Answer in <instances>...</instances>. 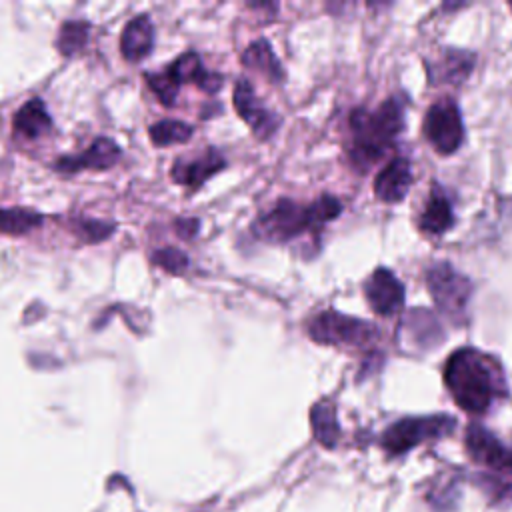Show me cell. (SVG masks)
I'll return each instance as SVG.
<instances>
[{"mask_svg":"<svg viewBox=\"0 0 512 512\" xmlns=\"http://www.w3.org/2000/svg\"><path fill=\"white\" fill-rule=\"evenodd\" d=\"M444 384L454 402L470 414H484L496 398L506 394L500 362L476 348H458L446 360Z\"/></svg>","mask_w":512,"mask_h":512,"instance_id":"cell-1","label":"cell"},{"mask_svg":"<svg viewBox=\"0 0 512 512\" xmlns=\"http://www.w3.org/2000/svg\"><path fill=\"white\" fill-rule=\"evenodd\" d=\"M404 126V106L398 96L388 98L374 110L356 108L350 114L352 140L348 154L360 170L376 164L396 142Z\"/></svg>","mask_w":512,"mask_h":512,"instance_id":"cell-2","label":"cell"},{"mask_svg":"<svg viewBox=\"0 0 512 512\" xmlns=\"http://www.w3.org/2000/svg\"><path fill=\"white\" fill-rule=\"evenodd\" d=\"M338 198L324 194L310 204L282 198L254 222V232L268 242H290L306 232H318L326 222L340 216Z\"/></svg>","mask_w":512,"mask_h":512,"instance_id":"cell-3","label":"cell"},{"mask_svg":"<svg viewBox=\"0 0 512 512\" xmlns=\"http://www.w3.org/2000/svg\"><path fill=\"white\" fill-rule=\"evenodd\" d=\"M308 336L326 346L366 348L378 340V328L366 320L346 316L336 310H324L306 322Z\"/></svg>","mask_w":512,"mask_h":512,"instance_id":"cell-4","label":"cell"},{"mask_svg":"<svg viewBox=\"0 0 512 512\" xmlns=\"http://www.w3.org/2000/svg\"><path fill=\"white\" fill-rule=\"evenodd\" d=\"M426 286L436 306L456 324L466 318L472 296V282L448 262H436L426 270Z\"/></svg>","mask_w":512,"mask_h":512,"instance_id":"cell-5","label":"cell"},{"mask_svg":"<svg viewBox=\"0 0 512 512\" xmlns=\"http://www.w3.org/2000/svg\"><path fill=\"white\" fill-rule=\"evenodd\" d=\"M454 426H456V420L448 414L402 418L384 430L380 444L390 456H400L426 440H434L450 434Z\"/></svg>","mask_w":512,"mask_h":512,"instance_id":"cell-6","label":"cell"},{"mask_svg":"<svg viewBox=\"0 0 512 512\" xmlns=\"http://www.w3.org/2000/svg\"><path fill=\"white\" fill-rule=\"evenodd\" d=\"M422 132L438 154L446 156L456 152L464 140V124L458 104L450 98L434 102L426 110Z\"/></svg>","mask_w":512,"mask_h":512,"instance_id":"cell-7","label":"cell"},{"mask_svg":"<svg viewBox=\"0 0 512 512\" xmlns=\"http://www.w3.org/2000/svg\"><path fill=\"white\" fill-rule=\"evenodd\" d=\"M234 108L238 116L252 128L254 136L260 140H268L280 126V118L258 100L252 82L246 78H240L236 82Z\"/></svg>","mask_w":512,"mask_h":512,"instance_id":"cell-8","label":"cell"},{"mask_svg":"<svg viewBox=\"0 0 512 512\" xmlns=\"http://www.w3.org/2000/svg\"><path fill=\"white\" fill-rule=\"evenodd\" d=\"M466 450L478 464L498 474H512V448L504 446L490 430L470 424L466 430Z\"/></svg>","mask_w":512,"mask_h":512,"instance_id":"cell-9","label":"cell"},{"mask_svg":"<svg viewBox=\"0 0 512 512\" xmlns=\"http://www.w3.org/2000/svg\"><path fill=\"white\" fill-rule=\"evenodd\" d=\"M122 158V150L112 138L98 136L92 144L80 154H68L54 160L52 168L62 174H76L80 170H108L118 164Z\"/></svg>","mask_w":512,"mask_h":512,"instance_id":"cell-10","label":"cell"},{"mask_svg":"<svg viewBox=\"0 0 512 512\" xmlns=\"http://www.w3.org/2000/svg\"><path fill=\"white\" fill-rule=\"evenodd\" d=\"M228 166L224 154L216 148H206L196 158H178L172 164V180L180 186H186L190 192L198 190L208 178L218 174Z\"/></svg>","mask_w":512,"mask_h":512,"instance_id":"cell-11","label":"cell"},{"mask_svg":"<svg viewBox=\"0 0 512 512\" xmlns=\"http://www.w3.org/2000/svg\"><path fill=\"white\" fill-rule=\"evenodd\" d=\"M364 294L378 316H394L404 304V286L388 268H376L370 274L364 282Z\"/></svg>","mask_w":512,"mask_h":512,"instance_id":"cell-12","label":"cell"},{"mask_svg":"<svg viewBox=\"0 0 512 512\" xmlns=\"http://www.w3.org/2000/svg\"><path fill=\"white\" fill-rule=\"evenodd\" d=\"M412 184V168L406 158L390 160L374 180V194L386 204L400 202Z\"/></svg>","mask_w":512,"mask_h":512,"instance_id":"cell-13","label":"cell"},{"mask_svg":"<svg viewBox=\"0 0 512 512\" xmlns=\"http://www.w3.org/2000/svg\"><path fill=\"white\" fill-rule=\"evenodd\" d=\"M168 72L176 78L178 84H196L206 94H216L222 88V76L210 72L196 52H186L178 56L170 66Z\"/></svg>","mask_w":512,"mask_h":512,"instance_id":"cell-14","label":"cell"},{"mask_svg":"<svg viewBox=\"0 0 512 512\" xmlns=\"http://www.w3.org/2000/svg\"><path fill=\"white\" fill-rule=\"evenodd\" d=\"M154 24L148 14L134 16L120 36V52L128 62H138L152 52Z\"/></svg>","mask_w":512,"mask_h":512,"instance_id":"cell-15","label":"cell"},{"mask_svg":"<svg viewBox=\"0 0 512 512\" xmlns=\"http://www.w3.org/2000/svg\"><path fill=\"white\" fill-rule=\"evenodd\" d=\"M12 126L16 136L34 140L52 128V118L46 110V104L40 98H32L14 114Z\"/></svg>","mask_w":512,"mask_h":512,"instance_id":"cell-16","label":"cell"},{"mask_svg":"<svg viewBox=\"0 0 512 512\" xmlns=\"http://www.w3.org/2000/svg\"><path fill=\"white\" fill-rule=\"evenodd\" d=\"M452 224H454V212H452L450 200L442 192L434 190L428 196L424 210L418 216L420 232L430 234V236H440L448 228H452Z\"/></svg>","mask_w":512,"mask_h":512,"instance_id":"cell-17","label":"cell"},{"mask_svg":"<svg viewBox=\"0 0 512 512\" xmlns=\"http://www.w3.org/2000/svg\"><path fill=\"white\" fill-rule=\"evenodd\" d=\"M242 64L250 70H256V72L264 74L270 82H282L284 80V70L280 66V60L276 58L270 42L264 40V38L254 40L242 52Z\"/></svg>","mask_w":512,"mask_h":512,"instance_id":"cell-18","label":"cell"},{"mask_svg":"<svg viewBox=\"0 0 512 512\" xmlns=\"http://www.w3.org/2000/svg\"><path fill=\"white\" fill-rule=\"evenodd\" d=\"M310 424L314 438L324 448H334L340 438V424L336 416V406L332 400H320L310 408Z\"/></svg>","mask_w":512,"mask_h":512,"instance_id":"cell-19","label":"cell"},{"mask_svg":"<svg viewBox=\"0 0 512 512\" xmlns=\"http://www.w3.org/2000/svg\"><path fill=\"white\" fill-rule=\"evenodd\" d=\"M42 214L30 208H0V232L22 236L42 226Z\"/></svg>","mask_w":512,"mask_h":512,"instance_id":"cell-20","label":"cell"},{"mask_svg":"<svg viewBox=\"0 0 512 512\" xmlns=\"http://www.w3.org/2000/svg\"><path fill=\"white\" fill-rule=\"evenodd\" d=\"M474 66V56L470 52L464 50H446L442 60L436 64L438 74L434 78H438L436 82H450V84H458L462 80H466V76L470 74Z\"/></svg>","mask_w":512,"mask_h":512,"instance_id":"cell-21","label":"cell"},{"mask_svg":"<svg viewBox=\"0 0 512 512\" xmlns=\"http://www.w3.org/2000/svg\"><path fill=\"white\" fill-rule=\"evenodd\" d=\"M90 36V24L86 20H68L62 24L56 48L64 56H74L80 50H84Z\"/></svg>","mask_w":512,"mask_h":512,"instance_id":"cell-22","label":"cell"},{"mask_svg":"<svg viewBox=\"0 0 512 512\" xmlns=\"http://www.w3.org/2000/svg\"><path fill=\"white\" fill-rule=\"evenodd\" d=\"M192 126L182 120H160L150 126L148 134L156 146H172L184 144L192 138Z\"/></svg>","mask_w":512,"mask_h":512,"instance_id":"cell-23","label":"cell"},{"mask_svg":"<svg viewBox=\"0 0 512 512\" xmlns=\"http://www.w3.org/2000/svg\"><path fill=\"white\" fill-rule=\"evenodd\" d=\"M150 90L156 94V98L164 104V106H174L180 84L176 82V78L168 72V68L160 70V72H146L144 74Z\"/></svg>","mask_w":512,"mask_h":512,"instance_id":"cell-24","label":"cell"},{"mask_svg":"<svg viewBox=\"0 0 512 512\" xmlns=\"http://www.w3.org/2000/svg\"><path fill=\"white\" fill-rule=\"evenodd\" d=\"M72 230L84 242H102L116 232V226L112 222L84 218V220H74Z\"/></svg>","mask_w":512,"mask_h":512,"instance_id":"cell-25","label":"cell"},{"mask_svg":"<svg viewBox=\"0 0 512 512\" xmlns=\"http://www.w3.org/2000/svg\"><path fill=\"white\" fill-rule=\"evenodd\" d=\"M150 260H152L156 266H160V268H164L166 272H170V274H184L186 268H188V264H190V262H188V256H186L182 250L174 248V246H166V248L154 250L152 256H150Z\"/></svg>","mask_w":512,"mask_h":512,"instance_id":"cell-26","label":"cell"},{"mask_svg":"<svg viewBox=\"0 0 512 512\" xmlns=\"http://www.w3.org/2000/svg\"><path fill=\"white\" fill-rule=\"evenodd\" d=\"M200 228V222L196 218H178L174 222V230L180 238H194Z\"/></svg>","mask_w":512,"mask_h":512,"instance_id":"cell-27","label":"cell"},{"mask_svg":"<svg viewBox=\"0 0 512 512\" xmlns=\"http://www.w3.org/2000/svg\"><path fill=\"white\" fill-rule=\"evenodd\" d=\"M510 8H512V2H510Z\"/></svg>","mask_w":512,"mask_h":512,"instance_id":"cell-28","label":"cell"}]
</instances>
